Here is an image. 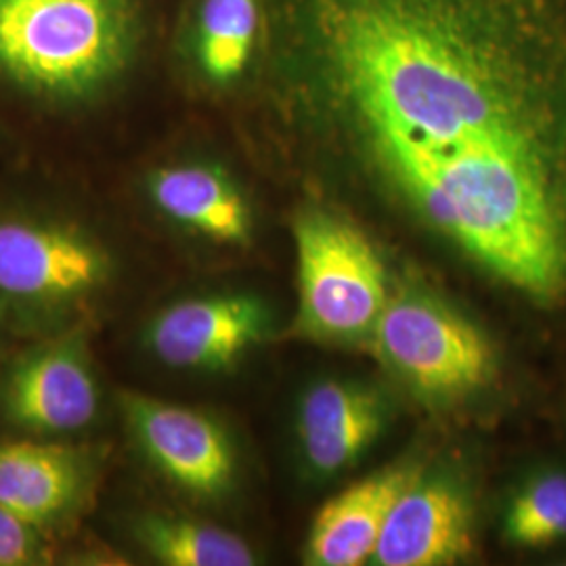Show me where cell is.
I'll list each match as a JSON object with an SVG mask.
<instances>
[{
    "label": "cell",
    "mask_w": 566,
    "mask_h": 566,
    "mask_svg": "<svg viewBox=\"0 0 566 566\" xmlns=\"http://www.w3.org/2000/svg\"><path fill=\"white\" fill-rule=\"evenodd\" d=\"M261 25L259 0H202L196 53L208 81L229 84L245 72Z\"/></svg>",
    "instance_id": "cell-14"
},
{
    "label": "cell",
    "mask_w": 566,
    "mask_h": 566,
    "mask_svg": "<svg viewBox=\"0 0 566 566\" xmlns=\"http://www.w3.org/2000/svg\"><path fill=\"white\" fill-rule=\"evenodd\" d=\"M137 535L145 549L170 566H250L254 552L242 537L182 516H145Z\"/></svg>",
    "instance_id": "cell-15"
},
{
    "label": "cell",
    "mask_w": 566,
    "mask_h": 566,
    "mask_svg": "<svg viewBox=\"0 0 566 566\" xmlns=\"http://www.w3.org/2000/svg\"><path fill=\"white\" fill-rule=\"evenodd\" d=\"M374 334L386 364L430 395H464L485 386L495 371V353L485 336L426 296L388 301Z\"/></svg>",
    "instance_id": "cell-4"
},
{
    "label": "cell",
    "mask_w": 566,
    "mask_h": 566,
    "mask_svg": "<svg viewBox=\"0 0 566 566\" xmlns=\"http://www.w3.org/2000/svg\"><path fill=\"white\" fill-rule=\"evenodd\" d=\"M2 403L9 420L39 434H70L91 424L99 386L78 338L46 344L13 367Z\"/></svg>",
    "instance_id": "cell-7"
},
{
    "label": "cell",
    "mask_w": 566,
    "mask_h": 566,
    "mask_svg": "<svg viewBox=\"0 0 566 566\" xmlns=\"http://www.w3.org/2000/svg\"><path fill=\"white\" fill-rule=\"evenodd\" d=\"M416 481V468H386L327 502L311 528L308 563L357 566L374 558L390 510Z\"/></svg>",
    "instance_id": "cell-11"
},
{
    "label": "cell",
    "mask_w": 566,
    "mask_h": 566,
    "mask_svg": "<svg viewBox=\"0 0 566 566\" xmlns=\"http://www.w3.org/2000/svg\"><path fill=\"white\" fill-rule=\"evenodd\" d=\"M137 41L133 0H0V76L44 99L97 95Z\"/></svg>",
    "instance_id": "cell-2"
},
{
    "label": "cell",
    "mask_w": 566,
    "mask_h": 566,
    "mask_svg": "<svg viewBox=\"0 0 566 566\" xmlns=\"http://www.w3.org/2000/svg\"><path fill=\"white\" fill-rule=\"evenodd\" d=\"M266 315L252 296L191 298L164 308L151 322L147 344L166 365L223 369L263 336Z\"/></svg>",
    "instance_id": "cell-8"
},
{
    "label": "cell",
    "mask_w": 566,
    "mask_h": 566,
    "mask_svg": "<svg viewBox=\"0 0 566 566\" xmlns=\"http://www.w3.org/2000/svg\"><path fill=\"white\" fill-rule=\"evenodd\" d=\"M324 32L369 137L566 164V32L542 0H325Z\"/></svg>",
    "instance_id": "cell-1"
},
{
    "label": "cell",
    "mask_w": 566,
    "mask_h": 566,
    "mask_svg": "<svg viewBox=\"0 0 566 566\" xmlns=\"http://www.w3.org/2000/svg\"><path fill=\"white\" fill-rule=\"evenodd\" d=\"M149 196L168 219L208 240L243 243L250 238L248 203L229 177L212 166H164L149 179Z\"/></svg>",
    "instance_id": "cell-12"
},
{
    "label": "cell",
    "mask_w": 566,
    "mask_h": 566,
    "mask_svg": "<svg viewBox=\"0 0 566 566\" xmlns=\"http://www.w3.org/2000/svg\"><path fill=\"white\" fill-rule=\"evenodd\" d=\"M380 428V405L357 386H315L301 411V437L311 464L334 472L350 464Z\"/></svg>",
    "instance_id": "cell-13"
},
{
    "label": "cell",
    "mask_w": 566,
    "mask_h": 566,
    "mask_svg": "<svg viewBox=\"0 0 566 566\" xmlns=\"http://www.w3.org/2000/svg\"><path fill=\"white\" fill-rule=\"evenodd\" d=\"M301 324L334 340L376 327L386 303L382 261L364 233L329 214L296 221Z\"/></svg>",
    "instance_id": "cell-3"
},
{
    "label": "cell",
    "mask_w": 566,
    "mask_h": 566,
    "mask_svg": "<svg viewBox=\"0 0 566 566\" xmlns=\"http://www.w3.org/2000/svg\"><path fill=\"white\" fill-rule=\"evenodd\" d=\"M41 526L28 523L15 512L0 506V566H34L46 563Z\"/></svg>",
    "instance_id": "cell-17"
},
{
    "label": "cell",
    "mask_w": 566,
    "mask_h": 566,
    "mask_svg": "<svg viewBox=\"0 0 566 566\" xmlns=\"http://www.w3.org/2000/svg\"><path fill=\"white\" fill-rule=\"evenodd\" d=\"M122 411L147 458L196 495H217L233 479V449L223 428L196 409L126 392Z\"/></svg>",
    "instance_id": "cell-6"
},
{
    "label": "cell",
    "mask_w": 566,
    "mask_h": 566,
    "mask_svg": "<svg viewBox=\"0 0 566 566\" xmlns=\"http://www.w3.org/2000/svg\"><path fill=\"white\" fill-rule=\"evenodd\" d=\"M88 462L81 449L53 443H0V506L32 525L60 523L81 506Z\"/></svg>",
    "instance_id": "cell-10"
},
{
    "label": "cell",
    "mask_w": 566,
    "mask_h": 566,
    "mask_svg": "<svg viewBox=\"0 0 566 566\" xmlns=\"http://www.w3.org/2000/svg\"><path fill=\"white\" fill-rule=\"evenodd\" d=\"M470 507L453 486L420 479L395 502L374 552L382 566L453 565L472 546Z\"/></svg>",
    "instance_id": "cell-9"
},
{
    "label": "cell",
    "mask_w": 566,
    "mask_h": 566,
    "mask_svg": "<svg viewBox=\"0 0 566 566\" xmlns=\"http://www.w3.org/2000/svg\"><path fill=\"white\" fill-rule=\"evenodd\" d=\"M504 531L510 544L531 549L566 542V472L531 476L507 504Z\"/></svg>",
    "instance_id": "cell-16"
},
{
    "label": "cell",
    "mask_w": 566,
    "mask_h": 566,
    "mask_svg": "<svg viewBox=\"0 0 566 566\" xmlns=\"http://www.w3.org/2000/svg\"><path fill=\"white\" fill-rule=\"evenodd\" d=\"M109 277L107 252L78 229L0 221V294L30 304L70 303Z\"/></svg>",
    "instance_id": "cell-5"
}]
</instances>
